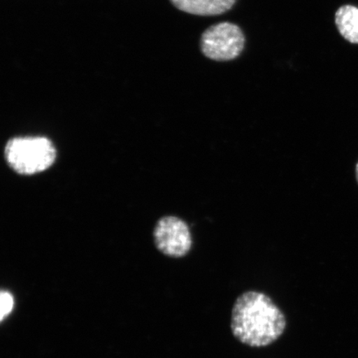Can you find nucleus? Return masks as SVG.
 Masks as SVG:
<instances>
[{
	"label": "nucleus",
	"instance_id": "1",
	"mask_svg": "<svg viewBox=\"0 0 358 358\" xmlns=\"http://www.w3.org/2000/svg\"><path fill=\"white\" fill-rule=\"evenodd\" d=\"M286 319L270 296L258 291L241 294L231 311L232 334L252 348L271 345L283 335Z\"/></svg>",
	"mask_w": 358,
	"mask_h": 358
},
{
	"label": "nucleus",
	"instance_id": "8",
	"mask_svg": "<svg viewBox=\"0 0 358 358\" xmlns=\"http://www.w3.org/2000/svg\"><path fill=\"white\" fill-rule=\"evenodd\" d=\"M356 178H357V183H358V162L356 165Z\"/></svg>",
	"mask_w": 358,
	"mask_h": 358
},
{
	"label": "nucleus",
	"instance_id": "3",
	"mask_svg": "<svg viewBox=\"0 0 358 358\" xmlns=\"http://www.w3.org/2000/svg\"><path fill=\"white\" fill-rule=\"evenodd\" d=\"M201 50L214 61L234 60L243 52L245 37L238 26L231 22H220L210 27L201 38Z\"/></svg>",
	"mask_w": 358,
	"mask_h": 358
},
{
	"label": "nucleus",
	"instance_id": "5",
	"mask_svg": "<svg viewBox=\"0 0 358 358\" xmlns=\"http://www.w3.org/2000/svg\"><path fill=\"white\" fill-rule=\"evenodd\" d=\"M179 10L199 16L222 15L230 10L236 0H170Z\"/></svg>",
	"mask_w": 358,
	"mask_h": 358
},
{
	"label": "nucleus",
	"instance_id": "7",
	"mask_svg": "<svg viewBox=\"0 0 358 358\" xmlns=\"http://www.w3.org/2000/svg\"><path fill=\"white\" fill-rule=\"evenodd\" d=\"M0 301H1V320H3L12 312L15 302H13L12 294L6 291H3L1 293Z\"/></svg>",
	"mask_w": 358,
	"mask_h": 358
},
{
	"label": "nucleus",
	"instance_id": "2",
	"mask_svg": "<svg viewBox=\"0 0 358 358\" xmlns=\"http://www.w3.org/2000/svg\"><path fill=\"white\" fill-rule=\"evenodd\" d=\"M6 162L21 176L43 173L55 163V144L44 136H17L10 138L4 149Z\"/></svg>",
	"mask_w": 358,
	"mask_h": 358
},
{
	"label": "nucleus",
	"instance_id": "4",
	"mask_svg": "<svg viewBox=\"0 0 358 358\" xmlns=\"http://www.w3.org/2000/svg\"><path fill=\"white\" fill-rule=\"evenodd\" d=\"M154 238L157 248L173 258L186 256L192 245L189 227L182 219L176 217L161 218L156 224Z\"/></svg>",
	"mask_w": 358,
	"mask_h": 358
},
{
	"label": "nucleus",
	"instance_id": "6",
	"mask_svg": "<svg viewBox=\"0 0 358 358\" xmlns=\"http://www.w3.org/2000/svg\"><path fill=\"white\" fill-rule=\"evenodd\" d=\"M336 24L340 34L348 42L358 43V8L346 6L336 13Z\"/></svg>",
	"mask_w": 358,
	"mask_h": 358
}]
</instances>
